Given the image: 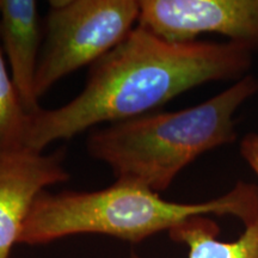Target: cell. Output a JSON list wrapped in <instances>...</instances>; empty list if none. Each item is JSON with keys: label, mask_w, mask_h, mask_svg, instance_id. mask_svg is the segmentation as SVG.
Wrapping results in <instances>:
<instances>
[{"label": "cell", "mask_w": 258, "mask_h": 258, "mask_svg": "<svg viewBox=\"0 0 258 258\" xmlns=\"http://www.w3.org/2000/svg\"><path fill=\"white\" fill-rule=\"evenodd\" d=\"M252 53L231 41L175 43L138 25L92 64L88 83L76 98L29 115L25 150L43 152L54 141L96 124L146 115L205 83L237 82L250 70Z\"/></svg>", "instance_id": "1"}, {"label": "cell", "mask_w": 258, "mask_h": 258, "mask_svg": "<svg viewBox=\"0 0 258 258\" xmlns=\"http://www.w3.org/2000/svg\"><path fill=\"white\" fill-rule=\"evenodd\" d=\"M257 92L258 79L246 74L199 105L148 112L92 132L88 151L110 167L118 182L165 191L201 154L235 141L234 112Z\"/></svg>", "instance_id": "2"}, {"label": "cell", "mask_w": 258, "mask_h": 258, "mask_svg": "<svg viewBox=\"0 0 258 258\" xmlns=\"http://www.w3.org/2000/svg\"><path fill=\"white\" fill-rule=\"evenodd\" d=\"M208 214L232 215L247 225L258 215V185L238 182L225 195L201 203L170 202L153 190L118 180L98 191H42L29 211L18 244H48L82 233L139 243Z\"/></svg>", "instance_id": "3"}, {"label": "cell", "mask_w": 258, "mask_h": 258, "mask_svg": "<svg viewBox=\"0 0 258 258\" xmlns=\"http://www.w3.org/2000/svg\"><path fill=\"white\" fill-rule=\"evenodd\" d=\"M139 12L138 0L50 2L35 80L38 98L60 79L117 47L134 29Z\"/></svg>", "instance_id": "4"}, {"label": "cell", "mask_w": 258, "mask_h": 258, "mask_svg": "<svg viewBox=\"0 0 258 258\" xmlns=\"http://www.w3.org/2000/svg\"><path fill=\"white\" fill-rule=\"evenodd\" d=\"M138 23L175 43L214 32L258 51V0H140Z\"/></svg>", "instance_id": "5"}, {"label": "cell", "mask_w": 258, "mask_h": 258, "mask_svg": "<svg viewBox=\"0 0 258 258\" xmlns=\"http://www.w3.org/2000/svg\"><path fill=\"white\" fill-rule=\"evenodd\" d=\"M61 152L22 150L0 154V258L18 244L32 203L44 188L67 182Z\"/></svg>", "instance_id": "6"}, {"label": "cell", "mask_w": 258, "mask_h": 258, "mask_svg": "<svg viewBox=\"0 0 258 258\" xmlns=\"http://www.w3.org/2000/svg\"><path fill=\"white\" fill-rule=\"evenodd\" d=\"M41 23L34 0H0V43L11 78L29 115L40 110L35 80L40 61Z\"/></svg>", "instance_id": "7"}, {"label": "cell", "mask_w": 258, "mask_h": 258, "mask_svg": "<svg viewBox=\"0 0 258 258\" xmlns=\"http://www.w3.org/2000/svg\"><path fill=\"white\" fill-rule=\"evenodd\" d=\"M220 228L205 215L190 218L169 231L170 238L188 246V258H258V215L234 241L218 239ZM131 258H139L132 253Z\"/></svg>", "instance_id": "8"}, {"label": "cell", "mask_w": 258, "mask_h": 258, "mask_svg": "<svg viewBox=\"0 0 258 258\" xmlns=\"http://www.w3.org/2000/svg\"><path fill=\"white\" fill-rule=\"evenodd\" d=\"M29 114L9 74L0 43V154L25 150Z\"/></svg>", "instance_id": "9"}, {"label": "cell", "mask_w": 258, "mask_h": 258, "mask_svg": "<svg viewBox=\"0 0 258 258\" xmlns=\"http://www.w3.org/2000/svg\"><path fill=\"white\" fill-rule=\"evenodd\" d=\"M240 154L258 177V134L245 135L240 143Z\"/></svg>", "instance_id": "10"}]
</instances>
